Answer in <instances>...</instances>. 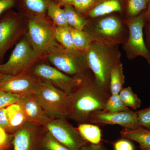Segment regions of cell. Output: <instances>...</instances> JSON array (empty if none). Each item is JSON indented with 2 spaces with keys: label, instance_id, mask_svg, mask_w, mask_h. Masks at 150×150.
<instances>
[{
  "label": "cell",
  "instance_id": "1",
  "mask_svg": "<svg viewBox=\"0 0 150 150\" xmlns=\"http://www.w3.org/2000/svg\"><path fill=\"white\" fill-rule=\"evenodd\" d=\"M110 94L97 83L90 70L83 77L80 84L69 96V110L68 119L80 123H89L92 112L103 110Z\"/></svg>",
  "mask_w": 150,
  "mask_h": 150
},
{
  "label": "cell",
  "instance_id": "2",
  "mask_svg": "<svg viewBox=\"0 0 150 150\" xmlns=\"http://www.w3.org/2000/svg\"><path fill=\"white\" fill-rule=\"evenodd\" d=\"M83 31L92 42L107 47L123 45L128 35L124 18L113 14L89 19Z\"/></svg>",
  "mask_w": 150,
  "mask_h": 150
},
{
  "label": "cell",
  "instance_id": "3",
  "mask_svg": "<svg viewBox=\"0 0 150 150\" xmlns=\"http://www.w3.org/2000/svg\"><path fill=\"white\" fill-rule=\"evenodd\" d=\"M119 46L107 47L92 42L85 51L86 60L98 85L110 93L109 82L111 70L121 62Z\"/></svg>",
  "mask_w": 150,
  "mask_h": 150
},
{
  "label": "cell",
  "instance_id": "4",
  "mask_svg": "<svg viewBox=\"0 0 150 150\" xmlns=\"http://www.w3.org/2000/svg\"><path fill=\"white\" fill-rule=\"evenodd\" d=\"M25 37L33 48L43 57L62 46L56 40L54 25L48 17H26Z\"/></svg>",
  "mask_w": 150,
  "mask_h": 150
},
{
  "label": "cell",
  "instance_id": "5",
  "mask_svg": "<svg viewBox=\"0 0 150 150\" xmlns=\"http://www.w3.org/2000/svg\"><path fill=\"white\" fill-rule=\"evenodd\" d=\"M33 93L50 118L68 119L69 103L67 94L40 80Z\"/></svg>",
  "mask_w": 150,
  "mask_h": 150
},
{
  "label": "cell",
  "instance_id": "6",
  "mask_svg": "<svg viewBox=\"0 0 150 150\" xmlns=\"http://www.w3.org/2000/svg\"><path fill=\"white\" fill-rule=\"evenodd\" d=\"M43 58L33 49L25 37L17 43L7 62L0 64V74L15 76L30 71Z\"/></svg>",
  "mask_w": 150,
  "mask_h": 150
},
{
  "label": "cell",
  "instance_id": "7",
  "mask_svg": "<svg viewBox=\"0 0 150 150\" xmlns=\"http://www.w3.org/2000/svg\"><path fill=\"white\" fill-rule=\"evenodd\" d=\"M145 11L135 17L124 19L128 35L123 47L129 60L141 56L150 65V52L144 38V28L146 24Z\"/></svg>",
  "mask_w": 150,
  "mask_h": 150
},
{
  "label": "cell",
  "instance_id": "8",
  "mask_svg": "<svg viewBox=\"0 0 150 150\" xmlns=\"http://www.w3.org/2000/svg\"><path fill=\"white\" fill-rule=\"evenodd\" d=\"M46 57L54 67L74 77L82 78L90 70L84 52L71 51L62 46Z\"/></svg>",
  "mask_w": 150,
  "mask_h": 150
},
{
  "label": "cell",
  "instance_id": "9",
  "mask_svg": "<svg viewBox=\"0 0 150 150\" xmlns=\"http://www.w3.org/2000/svg\"><path fill=\"white\" fill-rule=\"evenodd\" d=\"M30 72L40 80L51 84L68 95L80 84L83 78L71 76L44 63L36 64Z\"/></svg>",
  "mask_w": 150,
  "mask_h": 150
},
{
  "label": "cell",
  "instance_id": "10",
  "mask_svg": "<svg viewBox=\"0 0 150 150\" xmlns=\"http://www.w3.org/2000/svg\"><path fill=\"white\" fill-rule=\"evenodd\" d=\"M43 127L59 143L70 150H79L88 142L66 118L52 119Z\"/></svg>",
  "mask_w": 150,
  "mask_h": 150
},
{
  "label": "cell",
  "instance_id": "11",
  "mask_svg": "<svg viewBox=\"0 0 150 150\" xmlns=\"http://www.w3.org/2000/svg\"><path fill=\"white\" fill-rule=\"evenodd\" d=\"M24 17L20 12L10 11L0 19V58L23 33Z\"/></svg>",
  "mask_w": 150,
  "mask_h": 150
},
{
  "label": "cell",
  "instance_id": "12",
  "mask_svg": "<svg viewBox=\"0 0 150 150\" xmlns=\"http://www.w3.org/2000/svg\"><path fill=\"white\" fill-rule=\"evenodd\" d=\"M46 131L43 126L26 123L13 133V150H40Z\"/></svg>",
  "mask_w": 150,
  "mask_h": 150
},
{
  "label": "cell",
  "instance_id": "13",
  "mask_svg": "<svg viewBox=\"0 0 150 150\" xmlns=\"http://www.w3.org/2000/svg\"><path fill=\"white\" fill-rule=\"evenodd\" d=\"M89 123L99 125H118L128 129L141 127L136 111L130 109L118 112L96 111L90 115Z\"/></svg>",
  "mask_w": 150,
  "mask_h": 150
},
{
  "label": "cell",
  "instance_id": "14",
  "mask_svg": "<svg viewBox=\"0 0 150 150\" xmlns=\"http://www.w3.org/2000/svg\"><path fill=\"white\" fill-rule=\"evenodd\" d=\"M39 81L30 71L15 76L0 74V91L21 96L32 93Z\"/></svg>",
  "mask_w": 150,
  "mask_h": 150
},
{
  "label": "cell",
  "instance_id": "15",
  "mask_svg": "<svg viewBox=\"0 0 150 150\" xmlns=\"http://www.w3.org/2000/svg\"><path fill=\"white\" fill-rule=\"evenodd\" d=\"M18 103L24 112L27 123L44 126L52 119L47 115L33 93L21 96Z\"/></svg>",
  "mask_w": 150,
  "mask_h": 150
},
{
  "label": "cell",
  "instance_id": "16",
  "mask_svg": "<svg viewBox=\"0 0 150 150\" xmlns=\"http://www.w3.org/2000/svg\"><path fill=\"white\" fill-rule=\"evenodd\" d=\"M51 0H16L19 12L25 17L46 18L48 4Z\"/></svg>",
  "mask_w": 150,
  "mask_h": 150
},
{
  "label": "cell",
  "instance_id": "17",
  "mask_svg": "<svg viewBox=\"0 0 150 150\" xmlns=\"http://www.w3.org/2000/svg\"><path fill=\"white\" fill-rule=\"evenodd\" d=\"M122 11L123 6L121 0H104L89 11L84 17L88 20L92 19L114 13H121Z\"/></svg>",
  "mask_w": 150,
  "mask_h": 150
},
{
  "label": "cell",
  "instance_id": "18",
  "mask_svg": "<svg viewBox=\"0 0 150 150\" xmlns=\"http://www.w3.org/2000/svg\"><path fill=\"white\" fill-rule=\"evenodd\" d=\"M123 139L132 140L139 145L141 149H150V130L140 127L135 129L124 128L120 132Z\"/></svg>",
  "mask_w": 150,
  "mask_h": 150
},
{
  "label": "cell",
  "instance_id": "19",
  "mask_svg": "<svg viewBox=\"0 0 150 150\" xmlns=\"http://www.w3.org/2000/svg\"><path fill=\"white\" fill-rule=\"evenodd\" d=\"M9 123L10 132L15 133L22 126L27 123L25 115L18 103L6 108Z\"/></svg>",
  "mask_w": 150,
  "mask_h": 150
},
{
  "label": "cell",
  "instance_id": "20",
  "mask_svg": "<svg viewBox=\"0 0 150 150\" xmlns=\"http://www.w3.org/2000/svg\"><path fill=\"white\" fill-rule=\"evenodd\" d=\"M77 129L86 141L93 144H100L101 141V131L97 125L88 123H80Z\"/></svg>",
  "mask_w": 150,
  "mask_h": 150
},
{
  "label": "cell",
  "instance_id": "21",
  "mask_svg": "<svg viewBox=\"0 0 150 150\" xmlns=\"http://www.w3.org/2000/svg\"><path fill=\"white\" fill-rule=\"evenodd\" d=\"M47 16L54 26L57 27L69 26L64 8L59 6L54 0H51L48 4Z\"/></svg>",
  "mask_w": 150,
  "mask_h": 150
},
{
  "label": "cell",
  "instance_id": "22",
  "mask_svg": "<svg viewBox=\"0 0 150 150\" xmlns=\"http://www.w3.org/2000/svg\"><path fill=\"white\" fill-rule=\"evenodd\" d=\"M123 69V64L121 62L111 70L109 82V89L111 95L118 94L123 88L125 79Z\"/></svg>",
  "mask_w": 150,
  "mask_h": 150
},
{
  "label": "cell",
  "instance_id": "23",
  "mask_svg": "<svg viewBox=\"0 0 150 150\" xmlns=\"http://www.w3.org/2000/svg\"><path fill=\"white\" fill-rule=\"evenodd\" d=\"M63 8L69 26L79 30H83L88 23V20L78 13L71 5L65 6Z\"/></svg>",
  "mask_w": 150,
  "mask_h": 150
},
{
  "label": "cell",
  "instance_id": "24",
  "mask_svg": "<svg viewBox=\"0 0 150 150\" xmlns=\"http://www.w3.org/2000/svg\"><path fill=\"white\" fill-rule=\"evenodd\" d=\"M54 31L56 40L62 47L71 51H78L75 48L73 42L70 26L57 27L54 26Z\"/></svg>",
  "mask_w": 150,
  "mask_h": 150
},
{
  "label": "cell",
  "instance_id": "25",
  "mask_svg": "<svg viewBox=\"0 0 150 150\" xmlns=\"http://www.w3.org/2000/svg\"><path fill=\"white\" fill-rule=\"evenodd\" d=\"M149 0H124L126 13L124 19L138 16L146 9Z\"/></svg>",
  "mask_w": 150,
  "mask_h": 150
},
{
  "label": "cell",
  "instance_id": "26",
  "mask_svg": "<svg viewBox=\"0 0 150 150\" xmlns=\"http://www.w3.org/2000/svg\"><path fill=\"white\" fill-rule=\"evenodd\" d=\"M118 95L121 101L126 107L137 110L142 105L141 99L134 93L130 86L122 88Z\"/></svg>",
  "mask_w": 150,
  "mask_h": 150
},
{
  "label": "cell",
  "instance_id": "27",
  "mask_svg": "<svg viewBox=\"0 0 150 150\" xmlns=\"http://www.w3.org/2000/svg\"><path fill=\"white\" fill-rule=\"evenodd\" d=\"M70 30L75 48L78 51L85 52L91 44V40L83 30H79L71 27Z\"/></svg>",
  "mask_w": 150,
  "mask_h": 150
},
{
  "label": "cell",
  "instance_id": "28",
  "mask_svg": "<svg viewBox=\"0 0 150 150\" xmlns=\"http://www.w3.org/2000/svg\"><path fill=\"white\" fill-rule=\"evenodd\" d=\"M40 150H70L59 143L47 131L41 141Z\"/></svg>",
  "mask_w": 150,
  "mask_h": 150
},
{
  "label": "cell",
  "instance_id": "29",
  "mask_svg": "<svg viewBox=\"0 0 150 150\" xmlns=\"http://www.w3.org/2000/svg\"><path fill=\"white\" fill-rule=\"evenodd\" d=\"M103 0H74L71 5L78 13L84 17L95 6Z\"/></svg>",
  "mask_w": 150,
  "mask_h": 150
},
{
  "label": "cell",
  "instance_id": "30",
  "mask_svg": "<svg viewBox=\"0 0 150 150\" xmlns=\"http://www.w3.org/2000/svg\"><path fill=\"white\" fill-rule=\"evenodd\" d=\"M129 109V108L126 107L123 104L119 95L110 94L106 101L103 110L109 112H118Z\"/></svg>",
  "mask_w": 150,
  "mask_h": 150
},
{
  "label": "cell",
  "instance_id": "31",
  "mask_svg": "<svg viewBox=\"0 0 150 150\" xmlns=\"http://www.w3.org/2000/svg\"><path fill=\"white\" fill-rule=\"evenodd\" d=\"M19 95L0 91V109L5 108L9 105L18 102L20 96Z\"/></svg>",
  "mask_w": 150,
  "mask_h": 150
},
{
  "label": "cell",
  "instance_id": "32",
  "mask_svg": "<svg viewBox=\"0 0 150 150\" xmlns=\"http://www.w3.org/2000/svg\"><path fill=\"white\" fill-rule=\"evenodd\" d=\"M136 112L140 126L150 130V107Z\"/></svg>",
  "mask_w": 150,
  "mask_h": 150
},
{
  "label": "cell",
  "instance_id": "33",
  "mask_svg": "<svg viewBox=\"0 0 150 150\" xmlns=\"http://www.w3.org/2000/svg\"><path fill=\"white\" fill-rule=\"evenodd\" d=\"M114 150H134L132 143L127 139H121L113 143Z\"/></svg>",
  "mask_w": 150,
  "mask_h": 150
},
{
  "label": "cell",
  "instance_id": "34",
  "mask_svg": "<svg viewBox=\"0 0 150 150\" xmlns=\"http://www.w3.org/2000/svg\"><path fill=\"white\" fill-rule=\"evenodd\" d=\"M10 137L6 131L0 127V150H6L9 146Z\"/></svg>",
  "mask_w": 150,
  "mask_h": 150
},
{
  "label": "cell",
  "instance_id": "35",
  "mask_svg": "<svg viewBox=\"0 0 150 150\" xmlns=\"http://www.w3.org/2000/svg\"><path fill=\"white\" fill-rule=\"evenodd\" d=\"M16 0H0V17L16 5Z\"/></svg>",
  "mask_w": 150,
  "mask_h": 150
},
{
  "label": "cell",
  "instance_id": "36",
  "mask_svg": "<svg viewBox=\"0 0 150 150\" xmlns=\"http://www.w3.org/2000/svg\"><path fill=\"white\" fill-rule=\"evenodd\" d=\"M0 127L10 132L9 123L5 108L0 109Z\"/></svg>",
  "mask_w": 150,
  "mask_h": 150
},
{
  "label": "cell",
  "instance_id": "37",
  "mask_svg": "<svg viewBox=\"0 0 150 150\" xmlns=\"http://www.w3.org/2000/svg\"><path fill=\"white\" fill-rule=\"evenodd\" d=\"M79 150H108V149L107 148L101 143L97 145L93 144L88 143L82 147Z\"/></svg>",
  "mask_w": 150,
  "mask_h": 150
},
{
  "label": "cell",
  "instance_id": "38",
  "mask_svg": "<svg viewBox=\"0 0 150 150\" xmlns=\"http://www.w3.org/2000/svg\"><path fill=\"white\" fill-rule=\"evenodd\" d=\"M145 33L146 35V44L148 49L150 48V25L146 23L145 26Z\"/></svg>",
  "mask_w": 150,
  "mask_h": 150
},
{
  "label": "cell",
  "instance_id": "39",
  "mask_svg": "<svg viewBox=\"0 0 150 150\" xmlns=\"http://www.w3.org/2000/svg\"><path fill=\"white\" fill-rule=\"evenodd\" d=\"M59 6L63 8L65 6L71 5L74 0H54Z\"/></svg>",
  "mask_w": 150,
  "mask_h": 150
},
{
  "label": "cell",
  "instance_id": "40",
  "mask_svg": "<svg viewBox=\"0 0 150 150\" xmlns=\"http://www.w3.org/2000/svg\"><path fill=\"white\" fill-rule=\"evenodd\" d=\"M146 23L150 25V0L149 1L147 8L145 11Z\"/></svg>",
  "mask_w": 150,
  "mask_h": 150
},
{
  "label": "cell",
  "instance_id": "41",
  "mask_svg": "<svg viewBox=\"0 0 150 150\" xmlns=\"http://www.w3.org/2000/svg\"><path fill=\"white\" fill-rule=\"evenodd\" d=\"M141 150H150V149H142Z\"/></svg>",
  "mask_w": 150,
  "mask_h": 150
}]
</instances>
